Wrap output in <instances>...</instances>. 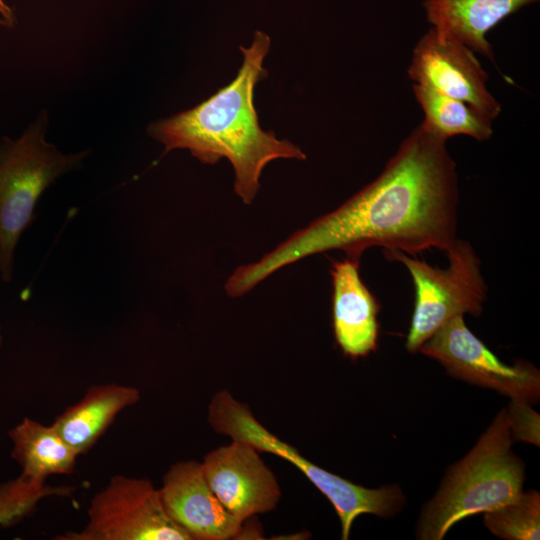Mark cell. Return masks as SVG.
<instances>
[{"mask_svg": "<svg viewBox=\"0 0 540 540\" xmlns=\"http://www.w3.org/2000/svg\"><path fill=\"white\" fill-rule=\"evenodd\" d=\"M458 205L456 163L446 140L421 123L377 178L258 261L236 268L225 291L240 297L281 268L330 250L359 259L374 246L409 255L446 251L457 239Z\"/></svg>", "mask_w": 540, "mask_h": 540, "instance_id": "obj_1", "label": "cell"}, {"mask_svg": "<svg viewBox=\"0 0 540 540\" xmlns=\"http://www.w3.org/2000/svg\"><path fill=\"white\" fill-rule=\"evenodd\" d=\"M512 434L502 409L472 450L446 474L426 504L417 536L441 540L459 521L498 508L521 493L524 463L511 449Z\"/></svg>", "mask_w": 540, "mask_h": 540, "instance_id": "obj_3", "label": "cell"}, {"mask_svg": "<svg viewBox=\"0 0 540 540\" xmlns=\"http://www.w3.org/2000/svg\"><path fill=\"white\" fill-rule=\"evenodd\" d=\"M270 46V37L257 30L249 47L240 46L243 62L230 83L197 106L151 123L147 129L165 152L187 149L210 165L226 158L235 173L234 191L245 204L255 199L268 163L306 159L300 147L278 139L259 124L254 90L267 76L263 63Z\"/></svg>", "mask_w": 540, "mask_h": 540, "instance_id": "obj_2", "label": "cell"}, {"mask_svg": "<svg viewBox=\"0 0 540 540\" xmlns=\"http://www.w3.org/2000/svg\"><path fill=\"white\" fill-rule=\"evenodd\" d=\"M169 517L191 540H228L239 538L243 523L220 502L196 461L173 464L159 488Z\"/></svg>", "mask_w": 540, "mask_h": 540, "instance_id": "obj_11", "label": "cell"}, {"mask_svg": "<svg viewBox=\"0 0 540 540\" xmlns=\"http://www.w3.org/2000/svg\"><path fill=\"white\" fill-rule=\"evenodd\" d=\"M48 117L42 111L17 139L0 140V275L12 280L14 252L35 218L42 193L61 175L82 165L89 151L64 154L45 140Z\"/></svg>", "mask_w": 540, "mask_h": 540, "instance_id": "obj_4", "label": "cell"}, {"mask_svg": "<svg viewBox=\"0 0 540 540\" xmlns=\"http://www.w3.org/2000/svg\"><path fill=\"white\" fill-rule=\"evenodd\" d=\"M16 22L15 14L6 0H0V25L11 28Z\"/></svg>", "mask_w": 540, "mask_h": 540, "instance_id": "obj_20", "label": "cell"}, {"mask_svg": "<svg viewBox=\"0 0 540 540\" xmlns=\"http://www.w3.org/2000/svg\"><path fill=\"white\" fill-rule=\"evenodd\" d=\"M434 358L458 379L496 390L512 400L536 402L540 395V373L531 363L510 366L499 360L457 316L442 326L419 349Z\"/></svg>", "mask_w": 540, "mask_h": 540, "instance_id": "obj_8", "label": "cell"}, {"mask_svg": "<svg viewBox=\"0 0 540 540\" xmlns=\"http://www.w3.org/2000/svg\"><path fill=\"white\" fill-rule=\"evenodd\" d=\"M408 76L415 84L461 100L490 121L501 105L486 86L488 74L466 45L434 27L414 47Z\"/></svg>", "mask_w": 540, "mask_h": 540, "instance_id": "obj_9", "label": "cell"}, {"mask_svg": "<svg viewBox=\"0 0 540 540\" xmlns=\"http://www.w3.org/2000/svg\"><path fill=\"white\" fill-rule=\"evenodd\" d=\"M139 400L140 391L132 386L92 385L79 402L67 407L52 424L81 455L95 445L122 410Z\"/></svg>", "mask_w": 540, "mask_h": 540, "instance_id": "obj_13", "label": "cell"}, {"mask_svg": "<svg viewBox=\"0 0 540 540\" xmlns=\"http://www.w3.org/2000/svg\"><path fill=\"white\" fill-rule=\"evenodd\" d=\"M8 435L13 444L11 457L26 477L45 482L50 475L71 474L74 471L79 454L53 424L44 425L25 417Z\"/></svg>", "mask_w": 540, "mask_h": 540, "instance_id": "obj_15", "label": "cell"}, {"mask_svg": "<svg viewBox=\"0 0 540 540\" xmlns=\"http://www.w3.org/2000/svg\"><path fill=\"white\" fill-rule=\"evenodd\" d=\"M2 342H3V337H2L1 326H0V348L2 346Z\"/></svg>", "mask_w": 540, "mask_h": 540, "instance_id": "obj_21", "label": "cell"}, {"mask_svg": "<svg viewBox=\"0 0 540 540\" xmlns=\"http://www.w3.org/2000/svg\"><path fill=\"white\" fill-rule=\"evenodd\" d=\"M449 265L438 268L399 250H384L387 259L401 262L415 288V304L406 348L421 346L442 326L457 316H479L487 299L481 261L473 246L457 238L445 251Z\"/></svg>", "mask_w": 540, "mask_h": 540, "instance_id": "obj_6", "label": "cell"}, {"mask_svg": "<svg viewBox=\"0 0 540 540\" xmlns=\"http://www.w3.org/2000/svg\"><path fill=\"white\" fill-rule=\"evenodd\" d=\"M486 527L506 540H538L540 537V495L531 490L519 493L504 505L484 513Z\"/></svg>", "mask_w": 540, "mask_h": 540, "instance_id": "obj_17", "label": "cell"}, {"mask_svg": "<svg viewBox=\"0 0 540 540\" xmlns=\"http://www.w3.org/2000/svg\"><path fill=\"white\" fill-rule=\"evenodd\" d=\"M201 464L215 495L241 522L276 508L281 497L278 481L250 444L232 440L209 452Z\"/></svg>", "mask_w": 540, "mask_h": 540, "instance_id": "obj_10", "label": "cell"}, {"mask_svg": "<svg viewBox=\"0 0 540 540\" xmlns=\"http://www.w3.org/2000/svg\"><path fill=\"white\" fill-rule=\"evenodd\" d=\"M506 411L514 438L539 446V415L529 403L512 400Z\"/></svg>", "mask_w": 540, "mask_h": 540, "instance_id": "obj_19", "label": "cell"}, {"mask_svg": "<svg viewBox=\"0 0 540 540\" xmlns=\"http://www.w3.org/2000/svg\"><path fill=\"white\" fill-rule=\"evenodd\" d=\"M73 486H51L34 481L22 473L0 484V527H9L35 511L47 497H70Z\"/></svg>", "mask_w": 540, "mask_h": 540, "instance_id": "obj_18", "label": "cell"}, {"mask_svg": "<svg viewBox=\"0 0 540 540\" xmlns=\"http://www.w3.org/2000/svg\"><path fill=\"white\" fill-rule=\"evenodd\" d=\"M539 0H426L432 26L457 39L474 53L494 55L486 34L508 15Z\"/></svg>", "mask_w": 540, "mask_h": 540, "instance_id": "obj_14", "label": "cell"}, {"mask_svg": "<svg viewBox=\"0 0 540 540\" xmlns=\"http://www.w3.org/2000/svg\"><path fill=\"white\" fill-rule=\"evenodd\" d=\"M80 531L58 540H191L167 514L159 489L148 479L113 476L94 495Z\"/></svg>", "mask_w": 540, "mask_h": 540, "instance_id": "obj_7", "label": "cell"}, {"mask_svg": "<svg viewBox=\"0 0 540 540\" xmlns=\"http://www.w3.org/2000/svg\"><path fill=\"white\" fill-rule=\"evenodd\" d=\"M413 93L424 113L422 123L440 138L466 135L486 141L492 136V121L465 102L419 84L413 85Z\"/></svg>", "mask_w": 540, "mask_h": 540, "instance_id": "obj_16", "label": "cell"}, {"mask_svg": "<svg viewBox=\"0 0 540 540\" xmlns=\"http://www.w3.org/2000/svg\"><path fill=\"white\" fill-rule=\"evenodd\" d=\"M359 258L334 261L331 268L332 316L336 342L351 357H365L377 349L379 303L359 274Z\"/></svg>", "mask_w": 540, "mask_h": 540, "instance_id": "obj_12", "label": "cell"}, {"mask_svg": "<svg viewBox=\"0 0 540 540\" xmlns=\"http://www.w3.org/2000/svg\"><path fill=\"white\" fill-rule=\"evenodd\" d=\"M208 422L215 432L248 443L259 452L274 454L296 466L335 508L344 540L349 538L358 516L389 517L404 503V496L397 486L366 488L310 462L295 447L267 430L246 404L226 390L213 396L208 408Z\"/></svg>", "mask_w": 540, "mask_h": 540, "instance_id": "obj_5", "label": "cell"}]
</instances>
